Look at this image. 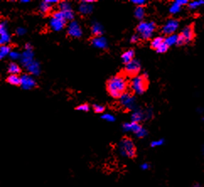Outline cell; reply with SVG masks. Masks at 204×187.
I'll list each match as a JSON object with an SVG mask.
<instances>
[{
    "instance_id": "cell-16",
    "label": "cell",
    "mask_w": 204,
    "mask_h": 187,
    "mask_svg": "<svg viewBox=\"0 0 204 187\" xmlns=\"http://www.w3.org/2000/svg\"><path fill=\"white\" fill-rule=\"evenodd\" d=\"M92 45L98 49H106L108 47V43L105 37L96 36L92 40Z\"/></svg>"
},
{
    "instance_id": "cell-40",
    "label": "cell",
    "mask_w": 204,
    "mask_h": 187,
    "mask_svg": "<svg viewBox=\"0 0 204 187\" xmlns=\"http://www.w3.org/2000/svg\"><path fill=\"white\" fill-rule=\"evenodd\" d=\"M140 168H141V169H142V170H147V169H149L150 168V164L149 163H143V164H141Z\"/></svg>"
},
{
    "instance_id": "cell-26",
    "label": "cell",
    "mask_w": 204,
    "mask_h": 187,
    "mask_svg": "<svg viewBox=\"0 0 204 187\" xmlns=\"http://www.w3.org/2000/svg\"><path fill=\"white\" fill-rule=\"evenodd\" d=\"M134 15L136 18L139 19V20H142V19L144 18L145 16V10L143 7H137L134 10Z\"/></svg>"
},
{
    "instance_id": "cell-30",
    "label": "cell",
    "mask_w": 204,
    "mask_h": 187,
    "mask_svg": "<svg viewBox=\"0 0 204 187\" xmlns=\"http://www.w3.org/2000/svg\"><path fill=\"white\" fill-rule=\"evenodd\" d=\"M202 5H204V0H197V1H192L188 4V7L191 9H195L197 8L200 7Z\"/></svg>"
},
{
    "instance_id": "cell-43",
    "label": "cell",
    "mask_w": 204,
    "mask_h": 187,
    "mask_svg": "<svg viewBox=\"0 0 204 187\" xmlns=\"http://www.w3.org/2000/svg\"><path fill=\"white\" fill-rule=\"evenodd\" d=\"M26 50H31V46L29 43H27L26 45Z\"/></svg>"
},
{
    "instance_id": "cell-24",
    "label": "cell",
    "mask_w": 204,
    "mask_h": 187,
    "mask_svg": "<svg viewBox=\"0 0 204 187\" xmlns=\"http://www.w3.org/2000/svg\"><path fill=\"white\" fill-rule=\"evenodd\" d=\"M164 39H165V38H164V37L162 36L155 37V38L153 39V40L151 41V47L153 48V49L157 50L158 48L160 47L161 45L164 43Z\"/></svg>"
},
{
    "instance_id": "cell-19",
    "label": "cell",
    "mask_w": 204,
    "mask_h": 187,
    "mask_svg": "<svg viewBox=\"0 0 204 187\" xmlns=\"http://www.w3.org/2000/svg\"><path fill=\"white\" fill-rule=\"evenodd\" d=\"M91 31L94 36H101L102 34H103V27L98 22H94L91 26Z\"/></svg>"
},
{
    "instance_id": "cell-4",
    "label": "cell",
    "mask_w": 204,
    "mask_h": 187,
    "mask_svg": "<svg viewBox=\"0 0 204 187\" xmlns=\"http://www.w3.org/2000/svg\"><path fill=\"white\" fill-rule=\"evenodd\" d=\"M156 28L154 22H141L137 27V31L139 32V36L143 40H149L153 36V32Z\"/></svg>"
},
{
    "instance_id": "cell-29",
    "label": "cell",
    "mask_w": 204,
    "mask_h": 187,
    "mask_svg": "<svg viewBox=\"0 0 204 187\" xmlns=\"http://www.w3.org/2000/svg\"><path fill=\"white\" fill-rule=\"evenodd\" d=\"M181 7L177 3L174 2V3L171 5V7L169 9V11H170V13L172 14V15H175V14H178L179 12L181 11Z\"/></svg>"
},
{
    "instance_id": "cell-22",
    "label": "cell",
    "mask_w": 204,
    "mask_h": 187,
    "mask_svg": "<svg viewBox=\"0 0 204 187\" xmlns=\"http://www.w3.org/2000/svg\"><path fill=\"white\" fill-rule=\"evenodd\" d=\"M145 117V114L143 113L142 110H135L133 113L132 114V121L139 123V121H142Z\"/></svg>"
},
{
    "instance_id": "cell-9",
    "label": "cell",
    "mask_w": 204,
    "mask_h": 187,
    "mask_svg": "<svg viewBox=\"0 0 204 187\" xmlns=\"http://www.w3.org/2000/svg\"><path fill=\"white\" fill-rule=\"evenodd\" d=\"M67 32L71 37L73 38H79L83 35V30L81 29L79 24L77 21H71L68 26Z\"/></svg>"
},
{
    "instance_id": "cell-41",
    "label": "cell",
    "mask_w": 204,
    "mask_h": 187,
    "mask_svg": "<svg viewBox=\"0 0 204 187\" xmlns=\"http://www.w3.org/2000/svg\"><path fill=\"white\" fill-rule=\"evenodd\" d=\"M139 37L140 36H138V35H133L131 38V42H132V43H136V42H138L139 40Z\"/></svg>"
},
{
    "instance_id": "cell-33",
    "label": "cell",
    "mask_w": 204,
    "mask_h": 187,
    "mask_svg": "<svg viewBox=\"0 0 204 187\" xmlns=\"http://www.w3.org/2000/svg\"><path fill=\"white\" fill-rule=\"evenodd\" d=\"M164 140L163 139H160V140H154L152 143H150V146L152 147H160L161 145L164 144Z\"/></svg>"
},
{
    "instance_id": "cell-2",
    "label": "cell",
    "mask_w": 204,
    "mask_h": 187,
    "mask_svg": "<svg viewBox=\"0 0 204 187\" xmlns=\"http://www.w3.org/2000/svg\"><path fill=\"white\" fill-rule=\"evenodd\" d=\"M118 151L122 157L132 158L136 156V146L133 141L128 137H124L118 143Z\"/></svg>"
},
{
    "instance_id": "cell-21",
    "label": "cell",
    "mask_w": 204,
    "mask_h": 187,
    "mask_svg": "<svg viewBox=\"0 0 204 187\" xmlns=\"http://www.w3.org/2000/svg\"><path fill=\"white\" fill-rule=\"evenodd\" d=\"M178 40H179L178 35L173 34V35H171V36H168L164 39V42H165V43L167 44L168 47H171V46L178 44Z\"/></svg>"
},
{
    "instance_id": "cell-15",
    "label": "cell",
    "mask_w": 204,
    "mask_h": 187,
    "mask_svg": "<svg viewBox=\"0 0 204 187\" xmlns=\"http://www.w3.org/2000/svg\"><path fill=\"white\" fill-rule=\"evenodd\" d=\"M79 11L84 15H90L93 11V5L90 3H88L87 0L81 1L80 4L79 6Z\"/></svg>"
},
{
    "instance_id": "cell-10",
    "label": "cell",
    "mask_w": 204,
    "mask_h": 187,
    "mask_svg": "<svg viewBox=\"0 0 204 187\" xmlns=\"http://www.w3.org/2000/svg\"><path fill=\"white\" fill-rule=\"evenodd\" d=\"M179 27V21L176 19H169L162 27V32L164 35L171 36L175 33Z\"/></svg>"
},
{
    "instance_id": "cell-1",
    "label": "cell",
    "mask_w": 204,
    "mask_h": 187,
    "mask_svg": "<svg viewBox=\"0 0 204 187\" xmlns=\"http://www.w3.org/2000/svg\"><path fill=\"white\" fill-rule=\"evenodd\" d=\"M128 87V83L126 78L121 75H116L110 78L107 83V91L112 98L120 99L121 95L125 94Z\"/></svg>"
},
{
    "instance_id": "cell-31",
    "label": "cell",
    "mask_w": 204,
    "mask_h": 187,
    "mask_svg": "<svg viewBox=\"0 0 204 187\" xmlns=\"http://www.w3.org/2000/svg\"><path fill=\"white\" fill-rule=\"evenodd\" d=\"M101 118L106 121H108V122H113V121H115V120H116V118H115L114 116L108 113L103 114L101 116Z\"/></svg>"
},
{
    "instance_id": "cell-38",
    "label": "cell",
    "mask_w": 204,
    "mask_h": 187,
    "mask_svg": "<svg viewBox=\"0 0 204 187\" xmlns=\"http://www.w3.org/2000/svg\"><path fill=\"white\" fill-rule=\"evenodd\" d=\"M26 29H24L23 27H19L16 29V34L18 35V36H24L25 34H26Z\"/></svg>"
},
{
    "instance_id": "cell-36",
    "label": "cell",
    "mask_w": 204,
    "mask_h": 187,
    "mask_svg": "<svg viewBox=\"0 0 204 187\" xmlns=\"http://www.w3.org/2000/svg\"><path fill=\"white\" fill-rule=\"evenodd\" d=\"M9 56V57H10L12 60H17V59L20 58V57H21L17 51H11Z\"/></svg>"
},
{
    "instance_id": "cell-45",
    "label": "cell",
    "mask_w": 204,
    "mask_h": 187,
    "mask_svg": "<svg viewBox=\"0 0 204 187\" xmlns=\"http://www.w3.org/2000/svg\"><path fill=\"white\" fill-rule=\"evenodd\" d=\"M192 187H202V185H200L199 184H196V185H192Z\"/></svg>"
},
{
    "instance_id": "cell-3",
    "label": "cell",
    "mask_w": 204,
    "mask_h": 187,
    "mask_svg": "<svg viewBox=\"0 0 204 187\" xmlns=\"http://www.w3.org/2000/svg\"><path fill=\"white\" fill-rule=\"evenodd\" d=\"M148 85H149L148 74H144L142 76H137L133 78L130 83V87L134 93L138 95H142L146 91Z\"/></svg>"
},
{
    "instance_id": "cell-37",
    "label": "cell",
    "mask_w": 204,
    "mask_h": 187,
    "mask_svg": "<svg viewBox=\"0 0 204 187\" xmlns=\"http://www.w3.org/2000/svg\"><path fill=\"white\" fill-rule=\"evenodd\" d=\"M132 3L138 5V7H142V5L146 4V1L144 0H132Z\"/></svg>"
},
{
    "instance_id": "cell-18",
    "label": "cell",
    "mask_w": 204,
    "mask_h": 187,
    "mask_svg": "<svg viewBox=\"0 0 204 187\" xmlns=\"http://www.w3.org/2000/svg\"><path fill=\"white\" fill-rule=\"evenodd\" d=\"M134 59V51L133 50H128L123 52L121 55V61L125 64H128Z\"/></svg>"
},
{
    "instance_id": "cell-46",
    "label": "cell",
    "mask_w": 204,
    "mask_h": 187,
    "mask_svg": "<svg viewBox=\"0 0 204 187\" xmlns=\"http://www.w3.org/2000/svg\"><path fill=\"white\" fill-rule=\"evenodd\" d=\"M203 151H204V149H203Z\"/></svg>"
},
{
    "instance_id": "cell-44",
    "label": "cell",
    "mask_w": 204,
    "mask_h": 187,
    "mask_svg": "<svg viewBox=\"0 0 204 187\" xmlns=\"http://www.w3.org/2000/svg\"><path fill=\"white\" fill-rule=\"evenodd\" d=\"M20 2H21L22 4H26V3H29L30 0H21Z\"/></svg>"
},
{
    "instance_id": "cell-8",
    "label": "cell",
    "mask_w": 204,
    "mask_h": 187,
    "mask_svg": "<svg viewBox=\"0 0 204 187\" xmlns=\"http://www.w3.org/2000/svg\"><path fill=\"white\" fill-rule=\"evenodd\" d=\"M140 70H141V64L139 61L135 59L128 64H126L125 66V73L131 77H137L138 74L140 73Z\"/></svg>"
},
{
    "instance_id": "cell-28",
    "label": "cell",
    "mask_w": 204,
    "mask_h": 187,
    "mask_svg": "<svg viewBox=\"0 0 204 187\" xmlns=\"http://www.w3.org/2000/svg\"><path fill=\"white\" fill-rule=\"evenodd\" d=\"M10 52H11V49L9 46H7V45L1 46V47H0V58L3 59L4 57H5L6 56L9 55Z\"/></svg>"
},
{
    "instance_id": "cell-5",
    "label": "cell",
    "mask_w": 204,
    "mask_h": 187,
    "mask_svg": "<svg viewBox=\"0 0 204 187\" xmlns=\"http://www.w3.org/2000/svg\"><path fill=\"white\" fill-rule=\"evenodd\" d=\"M66 19L64 16V14L62 11H57L53 13L52 17L50 19V27L53 29L54 31H60L62 30L66 25Z\"/></svg>"
},
{
    "instance_id": "cell-7",
    "label": "cell",
    "mask_w": 204,
    "mask_h": 187,
    "mask_svg": "<svg viewBox=\"0 0 204 187\" xmlns=\"http://www.w3.org/2000/svg\"><path fill=\"white\" fill-rule=\"evenodd\" d=\"M194 38V28L192 25H190L186 27H184L181 30V34L179 35V46L185 44V43H189Z\"/></svg>"
},
{
    "instance_id": "cell-17",
    "label": "cell",
    "mask_w": 204,
    "mask_h": 187,
    "mask_svg": "<svg viewBox=\"0 0 204 187\" xmlns=\"http://www.w3.org/2000/svg\"><path fill=\"white\" fill-rule=\"evenodd\" d=\"M26 69L28 71V73L31 74V75H39L40 74V68L39 62L33 61L31 63H30L28 66L26 67Z\"/></svg>"
},
{
    "instance_id": "cell-39",
    "label": "cell",
    "mask_w": 204,
    "mask_h": 187,
    "mask_svg": "<svg viewBox=\"0 0 204 187\" xmlns=\"http://www.w3.org/2000/svg\"><path fill=\"white\" fill-rule=\"evenodd\" d=\"M175 2V3H177L181 7H182L184 5H188V4H189V2H188L187 0H176Z\"/></svg>"
},
{
    "instance_id": "cell-35",
    "label": "cell",
    "mask_w": 204,
    "mask_h": 187,
    "mask_svg": "<svg viewBox=\"0 0 204 187\" xmlns=\"http://www.w3.org/2000/svg\"><path fill=\"white\" fill-rule=\"evenodd\" d=\"M78 110H80V111H89L90 110V106H88L87 104H83V105H80L76 108Z\"/></svg>"
},
{
    "instance_id": "cell-12",
    "label": "cell",
    "mask_w": 204,
    "mask_h": 187,
    "mask_svg": "<svg viewBox=\"0 0 204 187\" xmlns=\"http://www.w3.org/2000/svg\"><path fill=\"white\" fill-rule=\"evenodd\" d=\"M121 105L127 109H132L135 106V97L129 93H125L120 98Z\"/></svg>"
},
{
    "instance_id": "cell-11",
    "label": "cell",
    "mask_w": 204,
    "mask_h": 187,
    "mask_svg": "<svg viewBox=\"0 0 204 187\" xmlns=\"http://www.w3.org/2000/svg\"><path fill=\"white\" fill-rule=\"evenodd\" d=\"M20 85L24 89L30 90L36 87L37 83L32 76H30L29 74H23L20 77Z\"/></svg>"
},
{
    "instance_id": "cell-23",
    "label": "cell",
    "mask_w": 204,
    "mask_h": 187,
    "mask_svg": "<svg viewBox=\"0 0 204 187\" xmlns=\"http://www.w3.org/2000/svg\"><path fill=\"white\" fill-rule=\"evenodd\" d=\"M8 72L9 73V74H15V75H18L19 74H20L21 69L17 63L15 62H11L10 64L8 67Z\"/></svg>"
},
{
    "instance_id": "cell-6",
    "label": "cell",
    "mask_w": 204,
    "mask_h": 187,
    "mask_svg": "<svg viewBox=\"0 0 204 187\" xmlns=\"http://www.w3.org/2000/svg\"><path fill=\"white\" fill-rule=\"evenodd\" d=\"M122 129L125 132H132L134 133V135L139 138H142L145 136H147V130L143 128L141 125L137 122H127L124 123L122 126Z\"/></svg>"
},
{
    "instance_id": "cell-14",
    "label": "cell",
    "mask_w": 204,
    "mask_h": 187,
    "mask_svg": "<svg viewBox=\"0 0 204 187\" xmlns=\"http://www.w3.org/2000/svg\"><path fill=\"white\" fill-rule=\"evenodd\" d=\"M33 57H34V54H33L32 50H25L20 57V62L26 68L30 63H31L34 61Z\"/></svg>"
},
{
    "instance_id": "cell-42",
    "label": "cell",
    "mask_w": 204,
    "mask_h": 187,
    "mask_svg": "<svg viewBox=\"0 0 204 187\" xmlns=\"http://www.w3.org/2000/svg\"><path fill=\"white\" fill-rule=\"evenodd\" d=\"M48 2L50 3L51 4H58V0H47Z\"/></svg>"
},
{
    "instance_id": "cell-32",
    "label": "cell",
    "mask_w": 204,
    "mask_h": 187,
    "mask_svg": "<svg viewBox=\"0 0 204 187\" xmlns=\"http://www.w3.org/2000/svg\"><path fill=\"white\" fill-rule=\"evenodd\" d=\"M168 48H169V47L167 46V44L165 42H164L160 47L157 49L156 51L158 53H164V52H166L168 51Z\"/></svg>"
},
{
    "instance_id": "cell-25",
    "label": "cell",
    "mask_w": 204,
    "mask_h": 187,
    "mask_svg": "<svg viewBox=\"0 0 204 187\" xmlns=\"http://www.w3.org/2000/svg\"><path fill=\"white\" fill-rule=\"evenodd\" d=\"M7 82L12 85L18 86V85H20V77L15 74H9V76L7 78Z\"/></svg>"
},
{
    "instance_id": "cell-34",
    "label": "cell",
    "mask_w": 204,
    "mask_h": 187,
    "mask_svg": "<svg viewBox=\"0 0 204 187\" xmlns=\"http://www.w3.org/2000/svg\"><path fill=\"white\" fill-rule=\"evenodd\" d=\"M94 110L95 111V113H103L104 110H105V107L102 106L100 105H95L94 106Z\"/></svg>"
},
{
    "instance_id": "cell-13",
    "label": "cell",
    "mask_w": 204,
    "mask_h": 187,
    "mask_svg": "<svg viewBox=\"0 0 204 187\" xmlns=\"http://www.w3.org/2000/svg\"><path fill=\"white\" fill-rule=\"evenodd\" d=\"M10 41V36L8 32L7 23L4 21L0 24V44L4 46Z\"/></svg>"
},
{
    "instance_id": "cell-20",
    "label": "cell",
    "mask_w": 204,
    "mask_h": 187,
    "mask_svg": "<svg viewBox=\"0 0 204 187\" xmlns=\"http://www.w3.org/2000/svg\"><path fill=\"white\" fill-rule=\"evenodd\" d=\"M52 4H51L47 0L42 1L40 4V11L42 15H47L49 12L51 11Z\"/></svg>"
},
{
    "instance_id": "cell-27",
    "label": "cell",
    "mask_w": 204,
    "mask_h": 187,
    "mask_svg": "<svg viewBox=\"0 0 204 187\" xmlns=\"http://www.w3.org/2000/svg\"><path fill=\"white\" fill-rule=\"evenodd\" d=\"M59 9H60V11L62 12H67L70 11V10H73L70 3L67 2V1H62V2H60L59 3Z\"/></svg>"
}]
</instances>
